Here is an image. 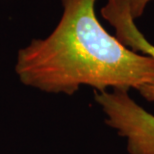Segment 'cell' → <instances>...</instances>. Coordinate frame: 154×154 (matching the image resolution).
<instances>
[{
    "label": "cell",
    "instance_id": "4",
    "mask_svg": "<svg viewBox=\"0 0 154 154\" xmlns=\"http://www.w3.org/2000/svg\"><path fill=\"white\" fill-rule=\"evenodd\" d=\"M151 0H128L129 10H130V14L134 20H136L143 14L147 4Z\"/></svg>",
    "mask_w": 154,
    "mask_h": 154
},
{
    "label": "cell",
    "instance_id": "1",
    "mask_svg": "<svg viewBox=\"0 0 154 154\" xmlns=\"http://www.w3.org/2000/svg\"><path fill=\"white\" fill-rule=\"evenodd\" d=\"M96 1L60 0L62 15L52 32L17 52L14 70L23 85L73 95L81 86L139 91L154 83V58L109 34L95 13Z\"/></svg>",
    "mask_w": 154,
    "mask_h": 154
},
{
    "label": "cell",
    "instance_id": "2",
    "mask_svg": "<svg viewBox=\"0 0 154 154\" xmlns=\"http://www.w3.org/2000/svg\"><path fill=\"white\" fill-rule=\"evenodd\" d=\"M105 123L126 140L129 154H154V115L137 104L128 91H94Z\"/></svg>",
    "mask_w": 154,
    "mask_h": 154
},
{
    "label": "cell",
    "instance_id": "3",
    "mask_svg": "<svg viewBox=\"0 0 154 154\" xmlns=\"http://www.w3.org/2000/svg\"><path fill=\"white\" fill-rule=\"evenodd\" d=\"M101 15L115 29V37L123 45L135 52H142L154 58V45L145 38L132 18L128 0H107L101 8ZM141 96L154 102V83L139 90Z\"/></svg>",
    "mask_w": 154,
    "mask_h": 154
}]
</instances>
